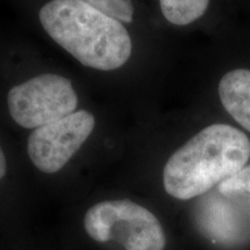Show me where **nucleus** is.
I'll list each match as a JSON object with an SVG mask.
<instances>
[{
	"mask_svg": "<svg viewBox=\"0 0 250 250\" xmlns=\"http://www.w3.org/2000/svg\"><path fill=\"white\" fill-rule=\"evenodd\" d=\"M39 18L48 35L87 67L116 70L132 54L123 23L83 0H51L42 6Z\"/></svg>",
	"mask_w": 250,
	"mask_h": 250,
	"instance_id": "nucleus-1",
	"label": "nucleus"
},
{
	"mask_svg": "<svg viewBox=\"0 0 250 250\" xmlns=\"http://www.w3.org/2000/svg\"><path fill=\"white\" fill-rule=\"evenodd\" d=\"M250 159V140L228 124H212L175 151L164 168V187L181 201L195 198L239 173Z\"/></svg>",
	"mask_w": 250,
	"mask_h": 250,
	"instance_id": "nucleus-2",
	"label": "nucleus"
},
{
	"mask_svg": "<svg viewBox=\"0 0 250 250\" xmlns=\"http://www.w3.org/2000/svg\"><path fill=\"white\" fill-rule=\"evenodd\" d=\"M85 230L98 242L114 241L125 250H164L166 235L159 219L129 199L98 203L86 212Z\"/></svg>",
	"mask_w": 250,
	"mask_h": 250,
	"instance_id": "nucleus-3",
	"label": "nucleus"
},
{
	"mask_svg": "<svg viewBox=\"0 0 250 250\" xmlns=\"http://www.w3.org/2000/svg\"><path fill=\"white\" fill-rule=\"evenodd\" d=\"M7 105L15 123L35 130L73 114L78 94L66 78L45 73L14 86L7 94Z\"/></svg>",
	"mask_w": 250,
	"mask_h": 250,
	"instance_id": "nucleus-4",
	"label": "nucleus"
},
{
	"mask_svg": "<svg viewBox=\"0 0 250 250\" xmlns=\"http://www.w3.org/2000/svg\"><path fill=\"white\" fill-rule=\"evenodd\" d=\"M95 127V117L78 110L61 120L37 127L28 139L30 161L45 174L57 173L79 151Z\"/></svg>",
	"mask_w": 250,
	"mask_h": 250,
	"instance_id": "nucleus-5",
	"label": "nucleus"
},
{
	"mask_svg": "<svg viewBox=\"0 0 250 250\" xmlns=\"http://www.w3.org/2000/svg\"><path fill=\"white\" fill-rule=\"evenodd\" d=\"M218 90L226 111L250 132V70L227 72L221 78Z\"/></svg>",
	"mask_w": 250,
	"mask_h": 250,
	"instance_id": "nucleus-6",
	"label": "nucleus"
},
{
	"mask_svg": "<svg viewBox=\"0 0 250 250\" xmlns=\"http://www.w3.org/2000/svg\"><path fill=\"white\" fill-rule=\"evenodd\" d=\"M210 0H160L166 20L176 26H187L202 18Z\"/></svg>",
	"mask_w": 250,
	"mask_h": 250,
	"instance_id": "nucleus-7",
	"label": "nucleus"
},
{
	"mask_svg": "<svg viewBox=\"0 0 250 250\" xmlns=\"http://www.w3.org/2000/svg\"><path fill=\"white\" fill-rule=\"evenodd\" d=\"M83 1L122 22L130 23L133 20L134 8L132 0H83Z\"/></svg>",
	"mask_w": 250,
	"mask_h": 250,
	"instance_id": "nucleus-8",
	"label": "nucleus"
},
{
	"mask_svg": "<svg viewBox=\"0 0 250 250\" xmlns=\"http://www.w3.org/2000/svg\"><path fill=\"white\" fill-rule=\"evenodd\" d=\"M219 191L224 195L237 192L250 193V166H246L239 173L219 184Z\"/></svg>",
	"mask_w": 250,
	"mask_h": 250,
	"instance_id": "nucleus-9",
	"label": "nucleus"
},
{
	"mask_svg": "<svg viewBox=\"0 0 250 250\" xmlns=\"http://www.w3.org/2000/svg\"><path fill=\"white\" fill-rule=\"evenodd\" d=\"M6 171H7V162H6L5 153L2 151L1 145H0V180L5 176Z\"/></svg>",
	"mask_w": 250,
	"mask_h": 250,
	"instance_id": "nucleus-10",
	"label": "nucleus"
}]
</instances>
